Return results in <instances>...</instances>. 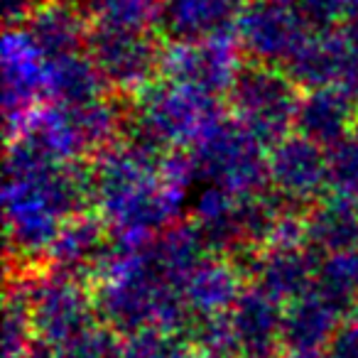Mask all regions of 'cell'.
<instances>
[{"instance_id": "cell-33", "label": "cell", "mask_w": 358, "mask_h": 358, "mask_svg": "<svg viewBox=\"0 0 358 358\" xmlns=\"http://www.w3.org/2000/svg\"><path fill=\"white\" fill-rule=\"evenodd\" d=\"M164 3H169V0H164Z\"/></svg>"}, {"instance_id": "cell-25", "label": "cell", "mask_w": 358, "mask_h": 358, "mask_svg": "<svg viewBox=\"0 0 358 358\" xmlns=\"http://www.w3.org/2000/svg\"><path fill=\"white\" fill-rule=\"evenodd\" d=\"M120 358H196V348H189L174 331L145 329L133 334V341L123 348Z\"/></svg>"}, {"instance_id": "cell-10", "label": "cell", "mask_w": 358, "mask_h": 358, "mask_svg": "<svg viewBox=\"0 0 358 358\" xmlns=\"http://www.w3.org/2000/svg\"><path fill=\"white\" fill-rule=\"evenodd\" d=\"M47 101V57L22 27H10L3 42V108L10 133L20 135Z\"/></svg>"}, {"instance_id": "cell-8", "label": "cell", "mask_w": 358, "mask_h": 358, "mask_svg": "<svg viewBox=\"0 0 358 358\" xmlns=\"http://www.w3.org/2000/svg\"><path fill=\"white\" fill-rule=\"evenodd\" d=\"M89 57L99 66L106 86L120 94H135L148 89L162 71L164 50L152 30H99L89 32Z\"/></svg>"}, {"instance_id": "cell-30", "label": "cell", "mask_w": 358, "mask_h": 358, "mask_svg": "<svg viewBox=\"0 0 358 358\" xmlns=\"http://www.w3.org/2000/svg\"><path fill=\"white\" fill-rule=\"evenodd\" d=\"M35 8H37V0H3V13H6L8 30L25 25Z\"/></svg>"}, {"instance_id": "cell-32", "label": "cell", "mask_w": 358, "mask_h": 358, "mask_svg": "<svg viewBox=\"0 0 358 358\" xmlns=\"http://www.w3.org/2000/svg\"><path fill=\"white\" fill-rule=\"evenodd\" d=\"M280 3H292V0H280Z\"/></svg>"}, {"instance_id": "cell-20", "label": "cell", "mask_w": 358, "mask_h": 358, "mask_svg": "<svg viewBox=\"0 0 358 358\" xmlns=\"http://www.w3.org/2000/svg\"><path fill=\"white\" fill-rule=\"evenodd\" d=\"M243 280L234 263L209 258L182 287V299L187 312L204 319H214L229 314L236 299L243 292Z\"/></svg>"}, {"instance_id": "cell-24", "label": "cell", "mask_w": 358, "mask_h": 358, "mask_svg": "<svg viewBox=\"0 0 358 358\" xmlns=\"http://www.w3.org/2000/svg\"><path fill=\"white\" fill-rule=\"evenodd\" d=\"M314 282L343 309L358 304V248L324 255Z\"/></svg>"}, {"instance_id": "cell-5", "label": "cell", "mask_w": 358, "mask_h": 358, "mask_svg": "<svg viewBox=\"0 0 358 358\" xmlns=\"http://www.w3.org/2000/svg\"><path fill=\"white\" fill-rule=\"evenodd\" d=\"M234 118L265 145L287 138L297 125L302 94L285 69L268 64H248L236 76L229 91Z\"/></svg>"}, {"instance_id": "cell-2", "label": "cell", "mask_w": 358, "mask_h": 358, "mask_svg": "<svg viewBox=\"0 0 358 358\" xmlns=\"http://www.w3.org/2000/svg\"><path fill=\"white\" fill-rule=\"evenodd\" d=\"M91 201V172L52 155L27 133L8 152L6 224L10 250L22 260L50 255L66 221Z\"/></svg>"}, {"instance_id": "cell-17", "label": "cell", "mask_w": 358, "mask_h": 358, "mask_svg": "<svg viewBox=\"0 0 358 358\" xmlns=\"http://www.w3.org/2000/svg\"><path fill=\"white\" fill-rule=\"evenodd\" d=\"M312 253V248L299 243L265 245L253 263L255 287L268 292L278 302H292L317 280L319 268H314Z\"/></svg>"}, {"instance_id": "cell-26", "label": "cell", "mask_w": 358, "mask_h": 358, "mask_svg": "<svg viewBox=\"0 0 358 358\" xmlns=\"http://www.w3.org/2000/svg\"><path fill=\"white\" fill-rule=\"evenodd\" d=\"M35 334L32 327L30 304H27L25 287L8 294L6 299V356L8 358H25L27 341Z\"/></svg>"}, {"instance_id": "cell-7", "label": "cell", "mask_w": 358, "mask_h": 358, "mask_svg": "<svg viewBox=\"0 0 358 358\" xmlns=\"http://www.w3.org/2000/svg\"><path fill=\"white\" fill-rule=\"evenodd\" d=\"M22 133L35 138L57 157L76 162L81 155L96 150L101 152L115 143L118 110L106 99L81 106L50 103L47 108H40Z\"/></svg>"}, {"instance_id": "cell-14", "label": "cell", "mask_w": 358, "mask_h": 358, "mask_svg": "<svg viewBox=\"0 0 358 358\" xmlns=\"http://www.w3.org/2000/svg\"><path fill=\"white\" fill-rule=\"evenodd\" d=\"M113 236L106 229V224L94 216L79 214L66 221L62 234L57 236L55 245L50 250V258L57 263V270H64L69 275H96L99 278L108 260Z\"/></svg>"}, {"instance_id": "cell-27", "label": "cell", "mask_w": 358, "mask_h": 358, "mask_svg": "<svg viewBox=\"0 0 358 358\" xmlns=\"http://www.w3.org/2000/svg\"><path fill=\"white\" fill-rule=\"evenodd\" d=\"M57 351H59L57 358H120L123 348H118V338H115L113 329L94 324Z\"/></svg>"}, {"instance_id": "cell-28", "label": "cell", "mask_w": 358, "mask_h": 358, "mask_svg": "<svg viewBox=\"0 0 358 358\" xmlns=\"http://www.w3.org/2000/svg\"><path fill=\"white\" fill-rule=\"evenodd\" d=\"M297 10L317 30L341 27L358 15V0H297Z\"/></svg>"}, {"instance_id": "cell-23", "label": "cell", "mask_w": 358, "mask_h": 358, "mask_svg": "<svg viewBox=\"0 0 358 358\" xmlns=\"http://www.w3.org/2000/svg\"><path fill=\"white\" fill-rule=\"evenodd\" d=\"M162 22L157 0H91V27L99 30H155Z\"/></svg>"}, {"instance_id": "cell-22", "label": "cell", "mask_w": 358, "mask_h": 358, "mask_svg": "<svg viewBox=\"0 0 358 358\" xmlns=\"http://www.w3.org/2000/svg\"><path fill=\"white\" fill-rule=\"evenodd\" d=\"M108 89L89 52L47 62V101L59 106H81L103 99Z\"/></svg>"}, {"instance_id": "cell-12", "label": "cell", "mask_w": 358, "mask_h": 358, "mask_svg": "<svg viewBox=\"0 0 358 358\" xmlns=\"http://www.w3.org/2000/svg\"><path fill=\"white\" fill-rule=\"evenodd\" d=\"M241 69L238 40H231L229 35L177 42L164 50L162 59L164 79L187 84L216 99L229 94Z\"/></svg>"}, {"instance_id": "cell-6", "label": "cell", "mask_w": 358, "mask_h": 358, "mask_svg": "<svg viewBox=\"0 0 358 358\" xmlns=\"http://www.w3.org/2000/svg\"><path fill=\"white\" fill-rule=\"evenodd\" d=\"M22 287L30 304L32 327L45 346H64L96 324V297H91L76 275L55 268L52 273L32 278Z\"/></svg>"}, {"instance_id": "cell-16", "label": "cell", "mask_w": 358, "mask_h": 358, "mask_svg": "<svg viewBox=\"0 0 358 358\" xmlns=\"http://www.w3.org/2000/svg\"><path fill=\"white\" fill-rule=\"evenodd\" d=\"M343 307L327 294L317 282L304 289L287 304L282 317V341L289 343L294 353L317 351L322 343L331 341L338 331V317Z\"/></svg>"}, {"instance_id": "cell-15", "label": "cell", "mask_w": 358, "mask_h": 358, "mask_svg": "<svg viewBox=\"0 0 358 358\" xmlns=\"http://www.w3.org/2000/svg\"><path fill=\"white\" fill-rule=\"evenodd\" d=\"M22 30L32 37L37 50L47 57V62L59 57L79 55L89 45L91 27L86 17L69 0H42L27 17Z\"/></svg>"}, {"instance_id": "cell-18", "label": "cell", "mask_w": 358, "mask_h": 358, "mask_svg": "<svg viewBox=\"0 0 358 358\" xmlns=\"http://www.w3.org/2000/svg\"><path fill=\"white\" fill-rule=\"evenodd\" d=\"M353 125H358V99L338 89H312L302 96L294 133L329 150L353 135Z\"/></svg>"}, {"instance_id": "cell-21", "label": "cell", "mask_w": 358, "mask_h": 358, "mask_svg": "<svg viewBox=\"0 0 358 358\" xmlns=\"http://www.w3.org/2000/svg\"><path fill=\"white\" fill-rule=\"evenodd\" d=\"M304 241L322 255L358 248V201L331 192V196L312 204L304 219Z\"/></svg>"}, {"instance_id": "cell-9", "label": "cell", "mask_w": 358, "mask_h": 358, "mask_svg": "<svg viewBox=\"0 0 358 358\" xmlns=\"http://www.w3.org/2000/svg\"><path fill=\"white\" fill-rule=\"evenodd\" d=\"M314 27L289 3L255 0L248 3L236 22V40L241 52L255 64L287 66L307 42Z\"/></svg>"}, {"instance_id": "cell-31", "label": "cell", "mask_w": 358, "mask_h": 358, "mask_svg": "<svg viewBox=\"0 0 358 358\" xmlns=\"http://www.w3.org/2000/svg\"><path fill=\"white\" fill-rule=\"evenodd\" d=\"M25 358H52L50 353H30V356H25Z\"/></svg>"}, {"instance_id": "cell-3", "label": "cell", "mask_w": 358, "mask_h": 358, "mask_svg": "<svg viewBox=\"0 0 358 358\" xmlns=\"http://www.w3.org/2000/svg\"><path fill=\"white\" fill-rule=\"evenodd\" d=\"M221 115L216 96L172 79L152 81L135 96V140L159 152L192 148Z\"/></svg>"}, {"instance_id": "cell-13", "label": "cell", "mask_w": 358, "mask_h": 358, "mask_svg": "<svg viewBox=\"0 0 358 358\" xmlns=\"http://www.w3.org/2000/svg\"><path fill=\"white\" fill-rule=\"evenodd\" d=\"M268 182L287 204H317L331 189L327 148L294 133L270 145Z\"/></svg>"}, {"instance_id": "cell-4", "label": "cell", "mask_w": 358, "mask_h": 358, "mask_svg": "<svg viewBox=\"0 0 358 358\" xmlns=\"http://www.w3.org/2000/svg\"><path fill=\"white\" fill-rule=\"evenodd\" d=\"M192 148L194 172L209 179L211 187L236 194H255L268 185L265 143L236 118L221 115Z\"/></svg>"}, {"instance_id": "cell-1", "label": "cell", "mask_w": 358, "mask_h": 358, "mask_svg": "<svg viewBox=\"0 0 358 358\" xmlns=\"http://www.w3.org/2000/svg\"><path fill=\"white\" fill-rule=\"evenodd\" d=\"M194 174L192 157H164L140 140L113 143L91 169V201L113 241L143 248L169 229Z\"/></svg>"}, {"instance_id": "cell-19", "label": "cell", "mask_w": 358, "mask_h": 358, "mask_svg": "<svg viewBox=\"0 0 358 358\" xmlns=\"http://www.w3.org/2000/svg\"><path fill=\"white\" fill-rule=\"evenodd\" d=\"M245 6L248 0H169L162 8V25L177 42L229 35Z\"/></svg>"}, {"instance_id": "cell-11", "label": "cell", "mask_w": 358, "mask_h": 358, "mask_svg": "<svg viewBox=\"0 0 358 358\" xmlns=\"http://www.w3.org/2000/svg\"><path fill=\"white\" fill-rule=\"evenodd\" d=\"M285 71L299 89H338L358 99V40L341 27H314Z\"/></svg>"}, {"instance_id": "cell-29", "label": "cell", "mask_w": 358, "mask_h": 358, "mask_svg": "<svg viewBox=\"0 0 358 358\" xmlns=\"http://www.w3.org/2000/svg\"><path fill=\"white\" fill-rule=\"evenodd\" d=\"M331 358H358V324L343 327L331 338Z\"/></svg>"}]
</instances>
